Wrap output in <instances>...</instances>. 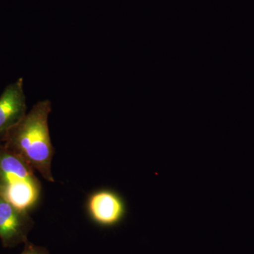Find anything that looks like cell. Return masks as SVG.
I'll list each match as a JSON object with an SVG mask.
<instances>
[{
  "instance_id": "obj_1",
  "label": "cell",
  "mask_w": 254,
  "mask_h": 254,
  "mask_svg": "<svg viewBox=\"0 0 254 254\" xmlns=\"http://www.w3.org/2000/svg\"><path fill=\"white\" fill-rule=\"evenodd\" d=\"M51 110L49 100L38 101L0 141L33 170L38 171L46 181L55 182L52 173L55 151L48 127Z\"/></svg>"
},
{
  "instance_id": "obj_2",
  "label": "cell",
  "mask_w": 254,
  "mask_h": 254,
  "mask_svg": "<svg viewBox=\"0 0 254 254\" xmlns=\"http://www.w3.org/2000/svg\"><path fill=\"white\" fill-rule=\"evenodd\" d=\"M41 184L34 170L0 141V196L28 212L40 199Z\"/></svg>"
},
{
  "instance_id": "obj_3",
  "label": "cell",
  "mask_w": 254,
  "mask_h": 254,
  "mask_svg": "<svg viewBox=\"0 0 254 254\" xmlns=\"http://www.w3.org/2000/svg\"><path fill=\"white\" fill-rule=\"evenodd\" d=\"M88 210L91 218L103 227L116 226L123 221L127 213L123 197L110 190L93 193L88 199Z\"/></svg>"
},
{
  "instance_id": "obj_4",
  "label": "cell",
  "mask_w": 254,
  "mask_h": 254,
  "mask_svg": "<svg viewBox=\"0 0 254 254\" xmlns=\"http://www.w3.org/2000/svg\"><path fill=\"white\" fill-rule=\"evenodd\" d=\"M33 221L28 212L21 211L0 196V238L4 247L27 242Z\"/></svg>"
},
{
  "instance_id": "obj_5",
  "label": "cell",
  "mask_w": 254,
  "mask_h": 254,
  "mask_svg": "<svg viewBox=\"0 0 254 254\" xmlns=\"http://www.w3.org/2000/svg\"><path fill=\"white\" fill-rule=\"evenodd\" d=\"M26 113L23 79L19 78L8 85L0 96V139Z\"/></svg>"
},
{
  "instance_id": "obj_6",
  "label": "cell",
  "mask_w": 254,
  "mask_h": 254,
  "mask_svg": "<svg viewBox=\"0 0 254 254\" xmlns=\"http://www.w3.org/2000/svg\"><path fill=\"white\" fill-rule=\"evenodd\" d=\"M21 254H50L48 251L44 247H39L30 243L26 242L24 250Z\"/></svg>"
}]
</instances>
